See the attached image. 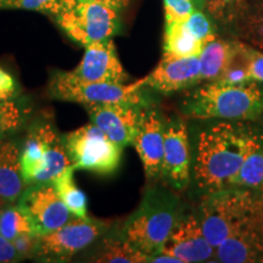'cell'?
Segmentation results:
<instances>
[{
  "label": "cell",
  "mask_w": 263,
  "mask_h": 263,
  "mask_svg": "<svg viewBox=\"0 0 263 263\" xmlns=\"http://www.w3.org/2000/svg\"><path fill=\"white\" fill-rule=\"evenodd\" d=\"M263 133L242 121H222L200 134L193 177L201 194L229 186Z\"/></svg>",
  "instance_id": "obj_1"
},
{
  "label": "cell",
  "mask_w": 263,
  "mask_h": 263,
  "mask_svg": "<svg viewBox=\"0 0 263 263\" xmlns=\"http://www.w3.org/2000/svg\"><path fill=\"white\" fill-rule=\"evenodd\" d=\"M185 216V202L163 182H151L136 211L127 217L121 232L143 254H160L171 233Z\"/></svg>",
  "instance_id": "obj_2"
},
{
  "label": "cell",
  "mask_w": 263,
  "mask_h": 263,
  "mask_svg": "<svg viewBox=\"0 0 263 263\" xmlns=\"http://www.w3.org/2000/svg\"><path fill=\"white\" fill-rule=\"evenodd\" d=\"M182 112L193 120L254 121L263 112V87L207 82L184 95Z\"/></svg>",
  "instance_id": "obj_3"
},
{
  "label": "cell",
  "mask_w": 263,
  "mask_h": 263,
  "mask_svg": "<svg viewBox=\"0 0 263 263\" xmlns=\"http://www.w3.org/2000/svg\"><path fill=\"white\" fill-rule=\"evenodd\" d=\"M263 210V194L229 185L202 194L195 213L210 244L217 249Z\"/></svg>",
  "instance_id": "obj_4"
},
{
  "label": "cell",
  "mask_w": 263,
  "mask_h": 263,
  "mask_svg": "<svg viewBox=\"0 0 263 263\" xmlns=\"http://www.w3.org/2000/svg\"><path fill=\"white\" fill-rule=\"evenodd\" d=\"M22 178L26 186L51 183L71 166L64 139L48 120H37L28 127L20 153Z\"/></svg>",
  "instance_id": "obj_5"
},
{
  "label": "cell",
  "mask_w": 263,
  "mask_h": 263,
  "mask_svg": "<svg viewBox=\"0 0 263 263\" xmlns=\"http://www.w3.org/2000/svg\"><path fill=\"white\" fill-rule=\"evenodd\" d=\"M137 83H90L78 80L71 71H57L48 85L49 97L55 100L81 104L83 106L105 104H133L150 106L149 98Z\"/></svg>",
  "instance_id": "obj_6"
},
{
  "label": "cell",
  "mask_w": 263,
  "mask_h": 263,
  "mask_svg": "<svg viewBox=\"0 0 263 263\" xmlns=\"http://www.w3.org/2000/svg\"><path fill=\"white\" fill-rule=\"evenodd\" d=\"M62 139L76 171L108 176L120 167L123 147L111 140L94 123L84 124L65 134Z\"/></svg>",
  "instance_id": "obj_7"
},
{
  "label": "cell",
  "mask_w": 263,
  "mask_h": 263,
  "mask_svg": "<svg viewBox=\"0 0 263 263\" xmlns=\"http://www.w3.org/2000/svg\"><path fill=\"white\" fill-rule=\"evenodd\" d=\"M112 223L85 217H73L54 232L41 235L33 258L41 262H67L89 249Z\"/></svg>",
  "instance_id": "obj_8"
},
{
  "label": "cell",
  "mask_w": 263,
  "mask_h": 263,
  "mask_svg": "<svg viewBox=\"0 0 263 263\" xmlns=\"http://www.w3.org/2000/svg\"><path fill=\"white\" fill-rule=\"evenodd\" d=\"M120 12L99 2H78L65 10L55 21L67 37L88 47L97 42L111 39L120 28Z\"/></svg>",
  "instance_id": "obj_9"
},
{
  "label": "cell",
  "mask_w": 263,
  "mask_h": 263,
  "mask_svg": "<svg viewBox=\"0 0 263 263\" xmlns=\"http://www.w3.org/2000/svg\"><path fill=\"white\" fill-rule=\"evenodd\" d=\"M164 147L161 182L184 192L192 179V150L186 124L178 117L164 118Z\"/></svg>",
  "instance_id": "obj_10"
},
{
  "label": "cell",
  "mask_w": 263,
  "mask_h": 263,
  "mask_svg": "<svg viewBox=\"0 0 263 263\" xmlns=\"http://www.w3.org/2000/svg\"><path fill=\"white\" fill-rule=\"evenodd\" d=\"M17 203L39 236L54 232L74 217L59 197L51 183L26 186Z\"/></svg>",
  "instance_id": "obj_11"
},
{
  "label": "cell",
  "mask_w": 263,
  "mask_h": 263,
  "mask_svg": "<svg viewBox=\"0 0 263 263\" xmlns=\"http://www.w3.org/2000/svg\"><path fill=\"white\" fill-rule=\"evenodd\" d=\"M164 117L156 108L145 107L133 144L140 157L144 172L149 182L161 180L164 147Z\"/></svg>",
  "instance_id": "obj_12"
},
{
  "label": "cell",
  "mask_w": 263,
  "mask_h": 263,
  "mask_svg": "<svg viewBox=\"0 0 263 263\" xmlns=\"http://www.w3.org/2000/svg\"><path fill=\"white\" fill-rule=\"evenodd\" d=\"M161 252L178 258L180 263L209 262L215 259L216 249L203 234L196 213L190 212L173 229Z\"/></svg>",
  "instance_id": "obj_13"
},
{
  "label": "cell",
  "mask_w": 263,
  "mask_h": 263,
  "mask_svg": "<svg viewBox=\"0 0 263 263\" xmlns=\"http://www.w3.org/2000/svg\"><path fill=\"white\" fill-rule=\"evenodd\" d=\"M85 108L91 123L100 128L111 140L124 147L133 144L145 107L133 104H105Z\"/></svg>",
  "instance_id": "obj_14"
},
{
  "label": "cell",
  "mask_w": 263,
  "mask_h": 263,
  "mask_svg": "<svg viewBox=\"0 0 263 263\" xmlns=\"http://www.w3.org/2000/svg\"><path fill=\"white\" fill-rule=\"evenodd\" d=\"M71 73L90 83H124L128 80L112 39L85 47L83 58Z\"/></svg>",
  "instance_id": "obj_15"
},
{
  "label": "cell",
  "mask_w": 263,
  "mask_h": 263,
  "mask_svg": "<svg viewBox=\"0 0 263 263\" xmlns=\"http://www.w3.org/2000/svg\"><path fill=\"white\" fill-rule=\"evenodd\" d=\"M201 82L199 57H192L162 59L155 70L136 83L159 93L171 94L190 89Z\"/></svg>",
  "instance_id": "obj_16"
},
{
  "label": "cell",
  "mask_w": 263,
  "mask_h": 263,
  "mask_svg": "<svg viewBox=\"0 0 263 263\" xmlns=\"http://www.w3.org/2000/svg\"><path fill=\"white\" fill-rule=\"evenodd\" d=\"M81 261L98 263H141L149 262V256L143 254L127 241L121 226L115 228L114 224L95 241L89 249L82 252Z\"/></svg>",
  "instance_id": "obj_17"
},
{
  "label": "cell",
  "mask_w": 263,
  "mask_h": 263,
  "mask_svg": "<svg viewBox=\"0 0 263 263\" xmlns=\"http://www.w3.org/2000/svg\"><path fill=\"white\" fill-rule=\"evenodd\" d=\"M21 144L15 138L0 140V199L5 203L16 202L26 189L20 163Z\"/></svg>",
  "instance_id": "obj_18"
},
{
  "label": "cell",
  "mask_w": 263,
  "mask_h": 263,
  "mask_svg": "<svg viewBox=\"0 0 263 263\" xmlns=\"http://www.w3.org/2000/svg\"><path fill=\"white\" fill-rule=\"evenodd\" d=\"M202 47L201 43L188 31L184 21L166 22L162 59L199 57Z\"/></svg>",
  "instance_id": "obj_19"
},
{
  "label": "cell",
  "mask_w": 263,
  "mask_h": 263,
  "mask_svg": "<svg viewBox=\"0 0 263 263\" xmlns=\"http://www.w3.org/2000/svg\"><path fill=\"white\" fill-rule=\"evenodd\" d=\"M233 52V42L213 39L206 43L199 55L200 76L203 82H216L228 65Z\"/></svg>",
  "instance_id": "obj_20"
},
{
  "label": "cell",
  "mask_w": 263,
  "mask_h": 263,
  "mask_svg": "<svg viewBox=\"0 0 263 263\" xmlns=\"http://www.w3.org/2000/svg\"><path fill=\"white\" fill-rule=\"evenodd\" d=\"M74 167L71 164L59 174L51 184L68 211L78 218H85L88 217L87 196L74 182Z\"/></svg>",
  "instance_id": "obj_21"
},
{
  "label": "cell",
  "mask_w": 263,
  "mask_h": 263,
  "mask_svg": "<svg viewBox=\"0 0 263 263\" xmlns=\"http://www.w3.org/2000/svg\"><path fill=\"white\" fill-rule=\"evenodd\" d=\"M230 185L242 186L263 194V141L246 156Z\"/></svg>",
  "instance_id": "obj_22"
},
{
  "label": "cell",
  "mask_w": 263,
  "mask_h": 263,
  "mask_svg": "<svg viewBox=\"0 0 263 263\" xmlns=\"http://www.w3.org/2000/svg\"><path fill=\"white\" fill-rule=\"evenodd\" d=\"M32 108L27 101L16 98L0 105V140L12 137L21 130L31 116Z\"/></svg>",
  "instance_id": "obj_23"
},
{
  "label": "cell",
  "mask_w": 263,
  "mask_h": 263,
  "mask_svg": "<svg viewBox=\"0 0 263 263\" xmlns=\"http://www.w3.org/2000/svg\"><path fill=\"white\" fill-rule=\"evenodd\" d=\"M203 4L210 16L222 26L239 25L250 9L246 0H203Z\"/></svg>",
  "instance_id": "obj_24"
},
{
  "label": "cell",
  "mask_w": 263,
  "mask_h": 263,
  "mask_svg": "<svg viewBox=\"0 0 263 263\" xmlns=\"http://www.w3.org/2000/svg\"><path fill=\"white\" fill-rule=\"evenodd\" d=\"M26 233H35L28 217L25 215L18 203H5L0 209V235L12 241Z\"/></svg>",
  "instance_id": "obj_25"
},
{
  "label": "cell",
  "mask_w": 263,
  "mask_h": 263,
  "mask_svg": "<svg viewBox=\"0 0 263 263\" xmlns=\"http://www.w3.org/2000/svg\"><path fill=\"white\" fill-rule=\"evenodd\" d=\"M76 3L77 0H0V10H32L57 17L65 10L71 9Z\"/></svg>",
  "instance_id": "obj_26"
},
{
  "label": "cell",
  "mask_w": 263,
  "mask_h": 263,
  "mask_svg": "<svg viewBox=\"0 0 263 263\" xmlns=\"http://www.w3.org/2000/svg\"><path fill=\"white\" fill-rule=\"evenodd\" d=\"M240 35L250 45L256 47L263 41V0L254 8H250L245 17L240 21Z\"/></svg>",
  "instance_id": "obj_27"
},
{
  "label": "cell",
  "mask_w": 263,
  "mask_h": 263,
  "mask_svg": "<svg viewBox=\"0 0 263 263\" xmlns=\"http://www.w3.org/2000/svg\"><path fill=\"white\" fill-rule=\"evenodd\" d=\"M184 24H185V27L188 28V31L202 45L217 38L211 20L209 18V16L203 14L202 11H200V10H194L193 14L186 18V21H184Z\"/></svg>",
  "instance_id": "obj_28"
},
{
  "label": "cell",
  "mask_w": 263,
  "mask_h": 263,
  "mask_svg": "<svg viewBox=\"0 0 263 263\" xmlns=\"http://www.w3.org/2000/svg\"><path fill=\"white\" fill-rule=\"evenodd\" d=\"M163 5L166 22L186 21L195 10L193 0H163Z\"/></svg>",
  "instance_id": "obj_29"
},
{
  "label": "cell",
  "mask_w": 263,
  "mask_h": 263,
  "mask_svg": "<svg viewBox=\"0 0 263 263\" xmlns=\"http://www.w3.org/2000/svg\"><path fill=\"white\" fill-rule=\"evenodd\" d=\"M20 88L14 76L0 67V105L18 98Z\"/></svg>",
  "instance_id": "obj_30"
},
{
  "label": "cell",
  "mask_w": 263,
  "mask_h": 263,
  "mask_svg": "<svg viewBox=\"0 0 263 263\" xmlns=\"http://www.w3.org/2000/svg\"><path fill=\"white\" fill-rule=\"evenodd\" d=\"M249 76L251 81L263 83V51L246 44Z\"/></svg>",
  "instance_id": "obj_31"
},
{
  "label": "cell",
  "mask_w": 263,
  "mask_h": 263,
  "mask_svg": "<svg viewBox=\"0 0 263 263\" xmlns=\"http://www.w3.org/2000/svg\"><path fill=\"white\" fill-rule=\"evenodd\" d=\"M39 235L35 233H26V234H21L17 238L12 240L16 250L22 258H33L35 254V250L38 246Z\"/></svg>",
  "instance_id": "obj_32"
},
{
  "label": "cell",
  "mask_w": 263,
  "mask_h": 263,
  "mask_svg": "<svg viewBox=\"0 0 263 263\" xmlns=\"http://www.w3.org/2000/svg\"><path fill=\"white\" fill-rule=\"evenodd\" d=\"M24 261L11 240L0 235V263H12Z\"/></svg>",
  "instance_id": "obj_33"
},
{
  "label": "cell",
  "mask_w": 263,
  "mask_h": 263,
  "mask_svg": "<svg viewBox=\"0 0 263 263\" xmlns=\"http://www.w3.org/2000/svg\"><path fill=\"white\" fill-rule=\"evenodd\" d=\"M78 2H99L111 6V8H115L118 11H122L127 8L130 0H78Z\"/></svg>",
  "instance_id": "obj_34"
},
{
  "label": "cell",
  "mask_w": 263,
  "mask_h": 263,
  "mask_svg": "<svg viewBox=\"0 0 263 263\" xmlns=\"http://www.w3.org/2000/svg\"><path fill=\"white\" fill-rule=\"evenodd\" d=\"M254 48H256V49H258V50H261V51H263V41L262 42H259L257 45H256V47H254Z\"/></svg>",
  "instance_id": "obj_35"
},
{
  "label": "cell",
  "mask_w": 263,
  "mask_h": 263,
  "mask_svg": "<svg viewBox=\"0 0 263 263\" xmlns=\"http://www.w3.org/2000/svg\"><path fill=\"white\" fill-rule=\"evenodd\" d=\"M5 205V202L4 201H3V200L2 199H0V209H2V207L3 206H4Z\"/></svg>",
  "instance_id": "obj_36"
}]
</instances>
